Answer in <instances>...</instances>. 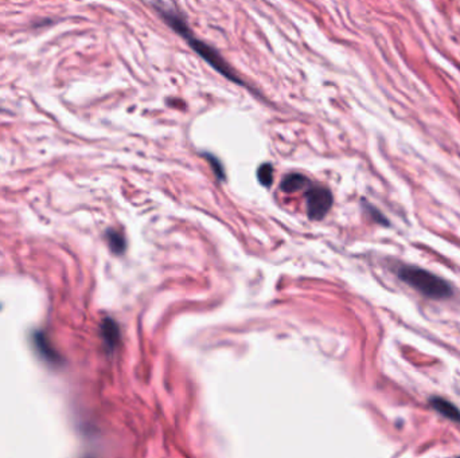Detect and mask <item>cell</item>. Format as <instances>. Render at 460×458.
Listing matches in <instances>:
<instances>
[{
	"label": "cell",
	"instance_id": "6da1fadb",
	"mask_svg": "<svg viewBox=\"0 0 460 458\" xmlns=\"http://www.w3.org/2000/svg\"><path fill=\"white\" fill-rule=\"evenodd\" d=\"M156 8L159 10V14L163 17V19L167 22V25L171 29L175 30L180 36H183L187 41L189 46L202 59H205L207 63H210V66L213 69H216L218 73H221L225 78H228L231 83L242 85V80L233 72V69L230 67L229 63L224 58L221 57V54L216 49H213L210 45H207L205 42H202L201 39L196 38L193 35V32L189 29L187 23L185 22V19L180 15H178L175 11L169 10L166 6L156 4Z\"/></svg>",
	"mask_w": 460,
	"mask_h": 458
},
{
	"label": "cell",
	"instance_id": "277c9868",
	"mask_svg": "<svg viewBox=\"0 0 460 458\" xmlns=\"http://www.w3.org/2000/svg\"><path fill=\"white\" fill-rule=\"evenodd\" d=\"M430 406L444 418L455 424H460V410L452 402L447 401L440 397H432L430 398Z\"/></svg>",
	"mask_w": 460,
	"mask_h": 458
},
{
	"label": "cell",
	"instance_id": "5b68a950",
	"mask_svg": "<svg viewBox=\"0 0 460 458\" xmlns=\"http://www.w3.org/2000/svg\"><path fill=\"white\" fill-rule=\"evenodd\" d=\"M101 335L104 339V343L109 351H114L116 345L120 340V331L118 325L116 324L112 318H105L101 324Z\"/></svg>",
	"mask_w": 460,
	"mask_h": 458
},
{
	"label": "cell",
	"instance_id": "ba28073f",
	"mask_svg": "<svg viewBox=\"0 0 460 458\" xmlns=\"http://www.w3.org/2000/svg\"><path fill=\"white\" fill-rule=\"evenodd\" d=\"M107 237H108L109 246H111V249L115 253L120 254V253H123L125 250V241H124V238H123L121 234H118L116 231H108Z\"/></svg>",
	"mask_w": 460,
	"mask_h": 458
},
{
	"label": "cell",
	"instance_id": "8992f818",
	"mask_svg": "<svg viewBox=\"0 0 460 458\" xmlns=\"http://www.w3.org/2000/svg\"><path fill=\"white\" fill-rule=\"evenodd\" d=\"M309 184H310V182H309V179L304 175H302V173H289V175H287L283 179V182L280 184V188L284 193L291 194V193H296V191H300V190L306 188Z\"/></svg>",
	"mask_w": 460,
	"mask_h": 458
},
{
	"label": "cell",
	"instance_id": "7a4b0ae2",
	"mask_svg": "<svg viewBox=\"0 0 460 458\" xmlns=\"http://www.w3.org/2000/svg\"><path fill=\"white\" fill-rule=\"evenodd\" d=\"M397 276L406 285L432 300H446L452 296V287L444 279L423 268L404 265L399 268Z\"/></svg>",
	"mask_w": 460,
	"mask_h": 458
},
{
	"label": "cell",
	"instance_id": "30bf717a",
	"mask_svg": "<svg viewBox=\"0 0 460 458\" xmlns=\"http://www.w3.org/2000/svg\"><path fill=\"white\" fill-rule=\"evenodd\" d=\"M207 160L211 163V166H213L214 171H216V173H217V176H218V177H221V179H224V177H225V175H224V170H222V167H221L220 162H218L217 159H214V156H211V155H207Z\"/></svg>",
	"mask_w": 460,
	"mask_h": 458
},
{
	"label": "cell",
	"instance_id": "9c48e42d",
	"mask_svg": "<svg viewBox=\"0 0 460 458\" xmlns=\"http://www.w3.org/2000/svg\"><path fill=\"white\" fill-rule=\"evenodd\" d=\"M258 179L262 186L269 187L273 182V167L268 163L260 166L258 170Z\"/></svg>",
	"mask_w": 460,
	"mask_h": 458
},
{
	"label": "cell",
	"instance_id": "3957f363",
	"mask_svg": "<svg viewBox=\"0 0 460 458\" xmlns=\"http://www.w3.org/2000/svg\"><path fill=\"white\" fill-rule=\"evenodd\" d=\"M333 194L328 188L317 186L313 187L306 194V208L311 219H322L330 211L333 206Z\"/></svg>",
	"mask_w": 460,
	"mask_h": 458
},
{
	"label": "cell",
	"instance_id": "52a82bcc",
	"mask_svg": "<svg viewBox=\"0 0 460 458\" xmlns=\"http://www.w3.org/2000/svg\"><path fill=\"white\" fill-rule=\"evenodd\" d=\"M34 343L38 349V352L42 355L43 359H46L50 363H58L59 358H58L54 348L50 345L49 340L46 339V336L42 332H36L34 335Z\"/></svg>",
	"mask_w": 460,
	"mask_h": 458
}]
</instances>
